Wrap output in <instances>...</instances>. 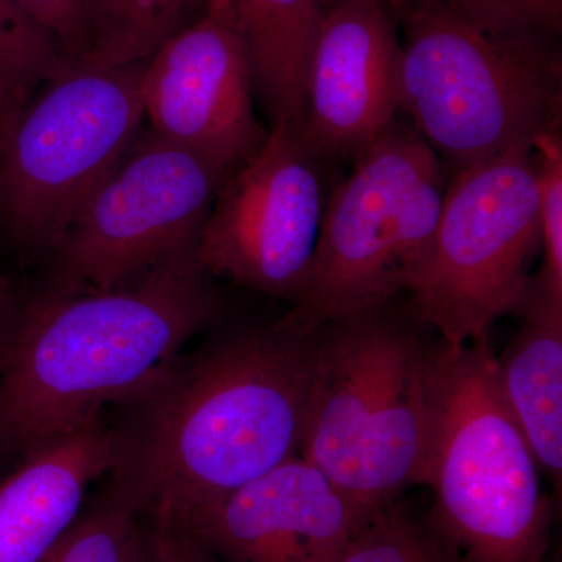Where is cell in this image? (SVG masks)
<instances>
[{"label":"cell","instance_id":"1","mask_svg":"<svg viewBox=\"0 0 562 562\" xmlns=\"http://www.w3.org/2000/svg\"><path fill=\"white\" fill-rule=\"evenodd\" d=\"M316 341L276 322L180 357L125 403L111 479L183 527L297 457Z\"/></svg>","mask_w":562,"mask_h":562},{"label":"cell","instance_id":"2","mask_svg":"<svg viewBox=\"0 0 562 562\" xmlns=\"http://www.w3.org/2000/svg\"><path fill=\"white\" fill-rule=\"evenodd\" d=\"M224 316L195 246L113 290L41 292L7 336L0 446L29 453L133 401Z\"/></svg>","mask_w":562,"mask_h":562},{"label":"cell","instance_id":"3","mask_svg":"<svg viewBox=\"0 0 562 562\" xmlns=\"http://www.w3.org/2000/svg\"><path fill=\"white\" fill-rule=\"evenodd\" d=\"M398 106L450 171L561 131L558 33L492 0H413Z\"/></svg>","mask_w":562,"mask_h":562},{"label":"cell","instance_id":"4","mask_svg":"<svg viewBox=\"0 0 562 562\" xmlns=\"http://www.w3.org/2000/svg\"><path fill=\"white\" fill-rule=\"evenodd\" d=\"M514 419L490 341L431 346L424 482L430 528L454 562H543L552 505Z\"/></svg>","mask_w":562,"mask_h":562},{"label":"cell","instance_id":"5","mask_svg":"<svg viewBox=\"0 0 562 562\" xmlns=\"http://www.w3.org/2000/svg\"><path fill=\"white\" fill-rule=\"evenodd\" d=\"M419 327L391 302L317 331L299 457L364 513L424 482L431 347Z\"/></svg>","mask_w":562,"mask_h":562},{"label":"cell","instance_id":"6","mask_svg":"<svg viewBox=\"0 0 562 562\" xmlns=\"http://www.w3.org/2000/svg\"><path fill=\"white\" fill-rule=\"evenodd\" d=\"M449 171L397 117L333 187L312 272L281 327L316 335L412 290L430 254Z\"/></svg>","mask_w":562,"mask_h":562},{"label":"cell","instance_id":"7","mask_svg":"<svg viewBox=\"0 0 562 562\" xmlns=\"http://www.w3.org/2000/svg\"><path fill=\"white\" fill-rule=\"evenodd\" d=\"M144 63L66 61L0 139V228L18 249L52 251L143 128Z\"/></svg>","mask_w":562,"mask_h":562},{"label":"cell","instance_id":"8","mask_svg":"<svg viewBox=\"0 0 562 562\" xmlns=\"http://www.w3.org/2000/svg\"><path fill=\"white\" fill-rule=\"evenodd\" d=\"M450 173L408 310L443 342L490 341L495 322L524 301L541 250L535 150L516 147Z\"/></svg>","mask_w":562,"mask_h":562},{"label":"cell","instance_id":"9","mask_svg":"<svg viewBox=\"0 0 562 562\" xmlns=\"http://www.w3.org/2000/svg\"><path fill=\"white\" fill-rule=\"evenodd\" d=\"M222 177L143 127L52 251L49 292L106 291L195 246Z\"/></svg>","mask_w":562,"mask_h":562},{"label":"cell","instance_id":"10","mask_svg":"<svg viewBox=\"0 0 562 562\" xmlns=\"http://www.w3.org/2000/svg\"><path fill=\"white\" fill-rule=\"evenodd\" d=\"M328 162L302 128L279 122L258 154L222 181L195 243L210 277L294 303L319 241L330 191Z\"/></svg>","mask_w":562,"mask_h":562},{"label":"cell","instance_id":"11","mask_svg":"<svg viewBox=\"0 0 562 562\" xmlns=\"http://www.w3.org/2000/svg\"><path fill=\"white\" fill-rule=\"evenodd\" d=\"M249 60L217 0L162 44L140 72L147 127L227 179L251 160L269 131L255 113Z\"/></svg>","mask_w":562,"mask_h":562},{"label":"cell","instance_id":"12","mask_svg":"<svg viewBox=\"0 0 562 562\" xmlns=\"http://www.w3.org/2000/svg\"><path fill=\"white\" fill-rule=\"evenodd\" d=\"M402 44L384 0H328L310 60L302 135L328 165L351 162L397 120Z\"/></svg>","mask_w":562,"mask_h":562},{"label":"cell","instance_id":"13","mask_svg":"<svg viewBox=\"0 0 562 562\" xmlns=\"http://www.w3.org/2000/svg\"><path fill=\"white\" fill-rule=\"evenodd\" d=\"M364 514L297 454L181 528L225 562H338Z\"/></svg>","mask_w":562,"mask_h":562},{"label":"cell","instance_id":"14","mask_svg":"<svg viewBox=\"0 0 562 562\" xmlns=\"http://www.w3.org/2000/svg\"><path fill=\"white\" fill-rule=\"evenodd\" d=\"M116 460L117 428L105 414L22 454L0 483V562H43Z\"/></svg>","mask_w":562,"mask_h":562},{"label":"cell","instance_id":"15","mask_svg":"<svg viewBox=\"0 0 562 562\" xmlns=\"http://www.w3.org/2000/svg\"><path fill=\"white\" fill-rule=\"evenodd\" d=\"M520 330L497 361L498 384L539 469L562 475V303L528 284L516 310Z\"/></svg>","mask_w":562,"mask_h":562},{"label":"cell","instance_id":"16","mask_svg":"<svg viewBox=\"0 0 562 562\" xmlns=\"http://www.w3.org/2000/svg\"><path fill=\"white\" fill-rule=\"evenodd\" d=\"M238 32L255 94L273 124L303 127L306 81L328 0H217Z\"/></svg>","mask_w":562,"mask_h":562},{"label":"cell","instance_id":"17","mask_svg":"<svg viewBox=\"0 0 562 562\" xmlns=\"http://www.w3.org/2000/svg\"><path fill=\"white\" fill-rule=\"evenodd\" d=\"M91 32L87 60L138 65L198 21L206 0H85Z\"/></svg>","mask_w":562,"mask_h":562},{"label":"cell","instance_id":"18","mask_svg":"<svg viewBox=\"0 0 562 562\" xmlns=\"http://www.w3.org/2000/svg\"><path fill=\"white\" fill-rule=\"evenodd\" d=\"M139 514L132 495L109 476L105 490L81 508L43 562H122L125 541Z\"/></svg>","mask_w":562,"mask_h":562},{"label":"cell","instance_id":"19","mask_svg":"<svg viewBox=\"0 0 562 562\" xmlns=\"http://www.w3.org/2000/svg\"><path fill=\"white\" fill-rule=\"evenodd\" d=\"M57 41L21 0H0V72L22 105L65 65Z\"/></svg>","mask_w":562,"mask_h":562},{"label":"cell","instance_id":"20","mask_svg":"<svg viewBox=\"0 0 562 562\" xmlns=\"http://www.w3.org/2000/svg\"><path fill=\"white\" fill-rule=\"evenodd\" d=\"M338 562H454L397 503L366 513Z\"/></svg>","mask_w":562,"mask_h":562},{"label":"cell","instance_id":"21","mask_svg":"<svg viewBox=\"0 0 562 562\" xmlns=\"http://www.w3.org/2000/svg\"><path fill=\"white\" fill-rule=\"evenodd\" d=\"M538 165L541 271L531 283L562 303V138L561 131L542 133L532 143Z\"/></svg>","mask_w":562,"mask_h":562},{"label":"cell","instance_id":"22","mask_svg":"<svg viewBox=\"0 0 562 562\" xmlns=\"http://www.w3.org/2000/svg\"><path fill=\"white\" fill-rule=\"evenodd\" d=\"M122 562H214V558L179 525L139 514L125 541Z\"/></svg>","mask_w":562,"mask_h":562},{"label":"cell","instance_id":"23","mask_svg":"<svg viewBox=\"0 0 562 562\" xmlns=\"http://www.w3.org/2000/svg\"><path fill=\"white\" fill-rule=\"evenodd\" d=\"M61 47L66 61L87 60L91 55V32L85 0H21Z\"/></svg>","mask_w":562,"mask_h":562},{"label":"cell","instance_id":"24","mask_svg":"<svg viewBox=\"0 0 562 562\" xmlns=\"http://www.w3.org/2000/svg\"><path fill=\"white\" fill-rule=\"evenodd\" d=\"M519 11L560 35L562 27V0H492Z\"/></svg>","mask_w":562,"mask_h":562},{"label":"cell","instance_id":"25","mask_svg":"<svg viewBox=\"0 0 562 562\" xmlns=\"http://www.w3.org/2000/svg\"><path fill=\"white\" fill-rule=\"evenodd\" d=\"M22 106L24 105L11 90L9 81L0 72V139L9 131L11 122L14 121Z\"/></svg>","mask_w":562,"mask_h":562},{"label":"cell","instance_id":"26","mask_svg":"<svg viewBox=\"0 0 562 562\" xmlns=\"http://www.w3.org/2000/svg\"><path fill=\"white\" fill-rule=\"evenodd\" d=\"M13 314V295H11L9 283L0 273V321L10 319Z\"/></svg>","mask_w":562,"mask_h":562},{"label":"cell","instance_id":"27","mask_svg":"<svg viewBox=\"0 0 562 562\" xmlns=\"http://www.w3.org/2000/svg\"><path fill=\"white\" fill-rule=\"evenodd\" d=\"M384 2L390 5L392 13H394L395 20H397V18L403 13V10L408 9L409 3H412L413 0H384Z\"/></svg>","mask_w":562,"mask_h":562},{"label":"cell","instance_id":"28","mask_svg":"<svg viewBox=\"0 0 562 562\" xmlns=\"http://www.w3.org/2000/svg\"><path fill=\"white\" fill-rule=\"evenodd\" d=\"M7 349H9V338L0 335V373H2L3 366H5Z\"/></svg>","mask_w":562,"mask_h":562}]
</instances>
